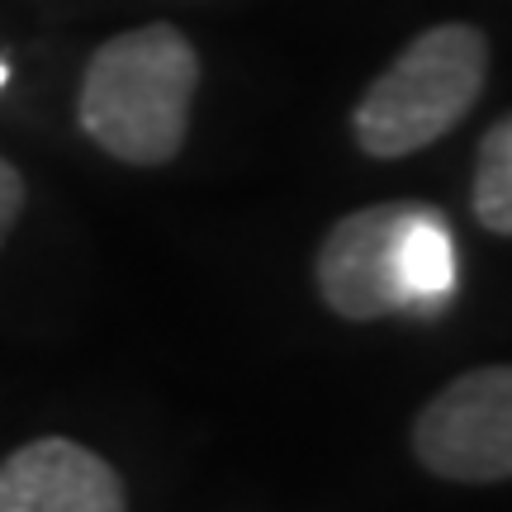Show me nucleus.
I'll use <instances>...</instances> for the list:
<instances>
[{"label": "nucleus", "mask_w": 512, "mask_h": 512, "mask_svg": "<svg viewBox=\"0 0 512 512\" xmlns=\"http://www.w3.org/2000/svg\"><path fill=\"white\" fill-rule=\"evenodd\" d=\"M200 91V53L171 24H143L100 43L81 81V128L128 166H162L185 147Z\"/></svg>", "instance_id": "nucleus-1"}, {"label": "nucleus", "mask_w": 512, "mask_h": 512, "mask_svg": "<svg viewBox=\"0 0 512 512\" xmlns=\"http://www.w3.org/2000/svg\"><path fill=\"white\" fill-rule=\"evenodd\" d=\"M470 204H475V219L489 233L512 238V114L489 124V133L479 138Z\"/></svg>", "instance_id": "nucleus-7"}, {"label": "nucleus", "mask_w": 512, "mask_h": 512, "mask_svg": "<svg viewBox=\"0 0 512 512\" xmlns=\"http://www.w3.org/2000/svg\"><path fill=\"white\" fill-rule=\"evenodd\" d=\"M19 209H24V181H19L15 166L0 157V242H5V233L15 228Z\"/></svg>", "instance_id": "nucleus-8"}, {"label": "nucleus", "mask_w": 512, "mask_h": 512, "mask_svg": "<svg viewBox=\"0 0 512 512\" xmlns=\"http://www.w3.org/2000/svg\"><path fill=\"white\" fill-rule=\"evenodd\" d=\"M5 76H10V67H5V57H0V86H5Z\"/></svg>", "instance_id": "nucleus-9"}, {"label": "nucleus", "mask_w": 512, "mask_h": 512, "mask_svg": "<svg viewBox=\"0 0 512 512\" xmlns=\"http://www.w3.org/2000/svg\"><path fill=\"white\" fill-rule=\"evenodd\" d=\"M456 294V238L441 209H422L403 238V313L432 318Z\"/></svg>", "instance_id": "nucleus-6"}, {"label": "nucleus", "mask_w": 512, "mask_h": 512, "mask_svg": "<svg viewBox=\"0 0 512 512\" xmlns=\"http://www.w3.org/2000/svg\"><path fill=\"white\" fill-rule=\"evenodd\" d=\"M484 76H489V43L475 24H437L418 34L351 110L361 152L394 162L446 138L475 110Z\"/></svg>", "instance_id": "nucleus-2"}, {"label": "nucleus", "mask_w": 512, "mask_h": 512, "mask_svg": "<svg viewBox=\"0 0 512 512\" xmlns=\"http://www.w3.org/2000/svg\"><path fill=\"white\" fill-rule=\"evenodd\" d=\"M413 456L451 484L512 479V366L451 380L413 422Z\"/></svg>", "instance_id": "nucleus-3"}, {"label": "nucleus", "mask_w": 512, "mask_h": 512, "mask_svg": "<svg viewBox=\"0 0 512 512\" xmlns=\"http://www.w3.org/2000/svg\"><path fill=\"white\" fill-rule=\"evenodd\" d=\"M0 512H128L124 479L67 437H38L0 460Z\"/></svg>", "instance_id": "nucleus-5"}, {"label": "nucleus", "mask_w": 512, "mask_h": 512, "mask_svg": "<svg viewBox=\"0 0 512 512\" xmlns=\"http://www.w3.org/2000/svg\"><path fill=\"white\" fill-rule=\"evenodd\" d=\"M422 209L418 200H394L337 219L313 266L318 294L337 318L375 323L403 313V238Z\"/></svg>", "instance_id": "nucleus-4"}]
</instances>
